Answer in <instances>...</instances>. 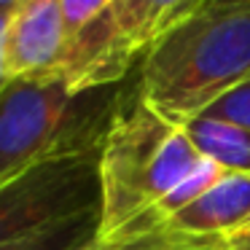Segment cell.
<instances>
[{"mask_svg": "<svg viewBox=\"0 0 250 250\" xmlns=\"http://www.w3.org/2000/svg\"><path fill=\"white\" fill-rule=\"evenodd\" d=\"M183 126L169 124L140 100L132 76L100 148V237L132 234L169 218L223 178Z\"/></svg>", "mask_w": 250, "mask_h": 250, "instance_id": "1", "label": "cell"}, {"mask_svg": "<svg viewBox=\"0 0 250 250\" xmlns=\"http://www.w3.org/2000/svg\"><path fill=\"white\" fill-rule=\"evenodd\" d=\"M250 78V0H202L135 70L140 100L183 126Z\"/></svg>", "mask_w": 250, "mask_h": 250, "instance_id": "2", "label": "cell"}, {"mask_svg": "<svg viewBox=\"0 0 250 250\" xmlns=\"http://www.w3.org/2000/svg\"><path fill=\"white\" fill-rule=\"evenodd\" d=\"M119 86L70 92L57 78H17L0 89V186L51 159L100 153L129 92Z\"/></svg>", "mask_w": 250, "mask_h": 250, "instance_id": "3", "label": "cell"}, {"mask_svg": "<svg viewBox=\"0 0 250 250\" xmlns=\"http://www.w3.org/2000/svg\"><path fill=\"white\" fill-rule=\"evenodd\" d=\"M100 212V153L51 159L0 186V245Z\"/></svg>", "mask_w": 250, "mask_h": 250, "instance_id": "4", "label": "cell"}, {"mask_svg": "<svg viewBox=\"0 0 250 250\" xmlns=\"http://www.w3.org/2000/svg\"><path fill=\"white\" fill-rule=\"evenodd\" d=\"M60 6L65 54L57 78L76 94L129 81L146 51L126 33L113 0H60Z\"/></svg>", "mask_w": 250, "mask_h": 250, "instance_id": "5", "label": "cell"}, {"mask_svg": "<svg viewBox=\"0 0 250 250\" xmlns=\"http://www.w3.org/2000/svg\"><path fill=\"white\" fill-rule=\"evenodd\" d=\"M62 54H65V19L60 0H19L6 38L8 81L57 78Z\"/></svg>", "mask_w": 250, "mask_h": 250, "instance_id": "6", "label": "cell"}, {"mask_svg": "<svg viewBox=\"0 0 250 250\" xmlns=\"http://www.w3.org/2000/svg\"><path fill=\"white\" fill-rule=\"evenodd\" d=\"M191 146L229 175H250V129L212 116H196L183 124Z\"/></svg>", "mask_w": 250, "mask_h": 250, "instance_id": "7", "label": "cell"}, {"mask_svg": "<svg viewBox=\"0 0 250 250\" xmlns=\"http://www.w3.org/2000/svg\"><path fill=\"white\" fill-rule=\"evenodd\" d=\"M97 237H100V212H86V215L54 223V226L35 231L30 237L0 245V250H81L86 245H94Z\"/></svg>", "mask_w": 250, "mask_h": 250, "instance_id": "8", "label": "cell"}, {"mask_svg": "<svg viewBox=\"0 0 250 250\" xmlns=\"http://www.w3.org/2000/svg\"><path fill=\"white\" fill-rule=\"evenodd\" d=\"M202 116H212V119H221V121H229V124L250 129V78L245 83H239L237 89H231L226 97H221Z\"/></svg>", "mask_w": 250, "mask_h": 250, "instance_id": "9", "label": "cell"}, {"mask_svg": "<svg viewBox=\"0 0 250 250\" xmlns=\"http://www.w3.org/2000/svg\"><path fill=\"white\" fill-rule=\"evenodd\" d=\"M226 250H250V221L245 223V226H239L237 231L231 234Z\"/></svg>", "mask_w": 250, "mask_h": 250, "instance_id": "10", "label": "cell"}, {"mask_svg": "<svg viewBox=\"0 0 250 250\" xmlns=\"http://www.w3.org/2000/svg\"><path fill=\"white\" fill-rule=\"evenodd\" d=\"M81 250H103V248H100V242H94V245H86V248H81Z\"/></svg>", "mask_w": 250, "mask_h": 250, "instance_id": "11", "label": "cell"}]
</instances>
